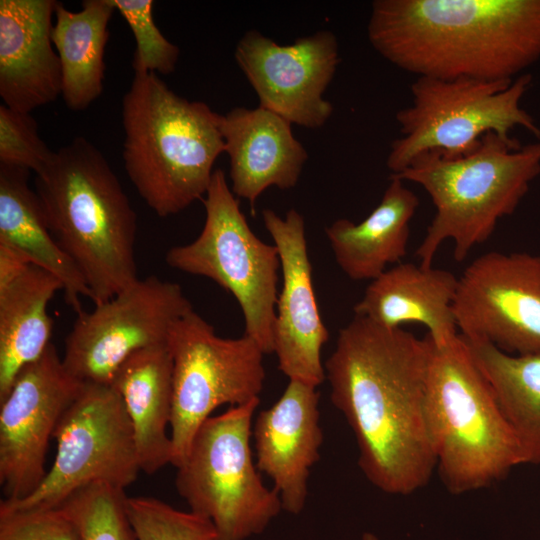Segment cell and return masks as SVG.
I'll list each match as a JSON object with an SVG mask.
<instances>
[{
	"mask_svg": "<svg viewBox=\"0 0 540 540\" xmlns=\"http://www.w3.org/2000/svg\"><path fill=\"white\" fill-rule=\"evenodd\" d=\"M30 265L33 264L25 255L0 243V291L16 280Z\"/></svg>",
	"mask_w": 540,
	"mask_h": 540,
	"instance_id": "obj_32",
	"label": "cell"
},
{
	"mask_svg": "<svg viewBox=\"0 0 540 540\" xmlns=\"http://www.w3.org/2000/svg\"><path fill=\"white\" fill-rule=\"evenodd\" d=\"M361 540H380L377 535H375L374 533H371V532H365L363 535H362V538Z\"/></svg>",
	"mask_w": 540,
	"mask_h": 540,
	"instance_id": "obj_33",
	"label": "cell"
},
{
	"mask_svg": "<svg viewBox=\"0 0 540 540\" xmlns=\"http://www.w3.org/2000/svg\"><path fill=\"white\" fill-rule=\"evenodd\" d=\"M31 171L0 163V243L25 255L56 276L66 303L78 314L81 297L91 299L81 273L53 237L38 194L29 186Z\"/></svg>",
	"mask_w": 540,
	"mask_h": 540,
	"instance_id": "obj_23",
	"label": "cell"
},
{
	"mask_svg": "<svg viewBox=\"0 0 540 540\" xmlns=\"http://www.w3.org/2000/svg\"><path fill=\"white\" fill-rule=\"evenodd\" d=\"M127 499L124 489L95 482L74 492L60 507L74 521L80 540H138Z\"/></svg>",
	"mask_w": 540,
	"mask_h": 540,
	"instance_id": "obj_27",
	"label": "cell"
},
{
	"mask_svg": "<svg viewBox=\"0 0 540 540\" xmlns=\"http://www.w3.org/2000/svg\"><path fill=\"white\" fill-rule=\"evenodd\" d=\"M262 217L278 249L283 278L273 335L278 367L289 380L318 387L326 379L321 349L329 339V331L313 290L305 221L294 208L284 218L264 209Z\"/></svg>",
	"mask_w": 540,
	"mask_h": 540,
	"instance_id": "obj_16",
	"label": "cell"
},
{
	"mask_svg": "<svg viewBox=\"0 0 540 540\" xmlns=\"http://www.w3.org/2000/svg\"><path fill=\"white\" fill-rule=\"evenodd\" d=\"M34 184L47 225L84 278L94 304L139 279L135 211L92 142L78 136L59 148Z\"/></svg>",
	"mask_w": 540,
	"mask_h": 540,
	"instance_id": "obj_3",
	"label": "cell"
},
{
	"mask_svg": "<svg viewBox=\"0 0 540 540\" xmlns=\"http://www.w3.org/2000/svg\"><path fill=\"white\" fill-rule=\"evenodd\" d=\"M367 35L417 77L512 81L540 59V0H375Z\"/></svg>",
	"mask_w": 540,
	"mask_h": 540,
	"instance_id": "obj_2",
	"label": "cell"
},
{
	"mask_svg": "<svg viewBox=\"0 0 540 540\" xmlns=\"http://www.w3.org/2000/svg\"><path fill=\"white\" fill-rule=\"evenodd\" d=\"M316 386L289 380L281 397L253 425L256 466L269 476L282 509L299 514L308 496L311 468L319 460L323 432Z\"/></svg>",
	"mask_w": 540,
	"mask_h": 540,
	"instance_id": "obj_17",
	"label": "cell"
},
{
	"mask_svg": "<svg viewBox=\"0 0 540 540\" xmlns=\"http://www.w3.org/2000/svg\"><path fill=\"white\" fill-rule=\"evenodd\" d=\"M419 206L404 181L391 177L381 201L361 222L341 218L325 228L335 260L352 280H374L407 253L410 222Z\"/></svg>",
	"mask_w": 540,
	"mask_h": 540,
	"instance_id": "obj_22",
	"label": "cell"
},
{
	"mask_svg": "<svg viewBox=\"0 0 540 540\" xmlns=\"http://www.w3.org/2000/svg\"><path fill=\"white\" fill-rule=\"evenodd\" d=\"M221 133L231 190L249 201L253 213L256 200L269 187L296 186L309 156L288 120L261 106L234 107L222 115Z\"/></svg>",
	"mask_w": 540,
	"mask_h": 540,
	"instance_id": "obj_19",
	"label": "cell"
},
{
	"mask_svg": "<svg viewBox=\"0 0 540 540\" xmlns=\"http://www.w3.org/2000/svg\"><path fill=\"white\" fill-rule=\"evenodd\" d=\"M84 383L64 367L54 344L24 367L0 401V485L4 501L22 500L43 481L49 440Z\"/></svg>",
	"mask_w": 540,
	"mask_h": 540,
	"instance_id": "obj_14",
	"label": "cell"
},
{
	"mask_svg": "<svg viewBox=\"0 0 540 540\" xmlns=\"http://www.w3.org/2000/svg\"><path fill=\"white\" fill-rule=\"evenodd\" d=\"M464 339L526 462L540 463V354H510L487 341Z\"/></svg>",
	"mask_w": 540,
	"mask_h": 540,
	"instance_id": "obj_26",
	"label": "cell"
},
{
	"mask_svg": "<svg viewBox=\"0 0 540 540\" xmlns=\"http://www.w3.org/2000/svg\"><path fill=\"white\" fill-rule=\"evenodd\" d=\"M234 56L259 106L311 129L324 126L331 117L334 108L324 93L340 63L333 32L319 30L280 45L251 29L238 41Z\"/></svg>",
	"mask_w": 540,
	"mask_h": 540,
	"instance_id": "obj_15",
	"label": "cell"
},
{
	"mask_svg": "<svg viewBox=\"0 0 540 540\" xmlns=\"http://www.w3.org/2000/svg\"><path fill=\"white\" fill-rule=\"evenodd\" d=\"M0 540H80L78 529L60 506L0 510Z\"/></svg>",
	"mask_w": 540,
	"mask_h": 540,
	"instance_id": "obj_31",
	"label": "cell"
},
{
	"mask_svg": "<svg viewBox=\"0 0 540 540\" xmlns=\"http://www.w3.org/2000/svg\"><path fill=\"white\" fill-rule=\"evenodd\" d=\"M54 0H0V96L20 112L54 102L62 90L53 49Z\"/></svg>",
	"mask_w": 540,
	"mask_h": 540,
	"instance_id": "obj_18",
	"label": "cell"
},
{
	"mask_svg": "<svg viewBox=\"0 0 540 540\" xmlns=\"http://www.w3.org/2000/svg\"><path fill=\"white\" fill-rule=\"evenodd\" d=\"M222 115L178 96L155 73L134 72L122 100L123 163L146 205L159 217L204 196L224 153Z\"/></svg>",
	"mask_w": 540,
	"mask_h": 540,
	"instance_id": "obj_4",
	"label": "cell"
},
{
	"mask_svg": "<svg viewBox=\"0 0 540 540\" xmlns=\"http://www.w3.org/2000/svg\"><path fill=\"white\" fill-rule=\"evenodd\" d=\"M128 23L136 41L132 67L134 72L171 74L180 50L156 26L152 0H111Z\"/></svg>",
	"mask_w": 540,
	"mask_h": 540,
	"instance_id": "obj_29",
	"label": "cell"
},
{
	"mask_svg": "<svg viewBox=\"0 0 540 540\" xmlns=\"http://www.w3.org/2000/svg\"><path fill=\"white\" fill-rule=\"evenodd\" d=\"M127 511L138 540H220L209 519L152 497H128Z\"/></svg>",
	"mask_w": 540,
	"mask_h": 540,
	"instance_id": "obj_28",
	"label": "cell"
},
{
	"mask_svg": "<svg viewBox=\"0 0 540 540\" xmlns=\"http://www.w3.org/2000/svg\"><path fill=\"white\" fill-rule=\"evenodd\" d=\"M428 405L436 469L451 493L487 487L514 467L527 464L460 334L444 346L433 343Z\"/></svg>",
	"mask_w": 540,
	"mask_h": 540,
	"instance_id": "obj_6",
	"label": "cell"
},
{
	"mask_svg": "<svg viewBox=\"0 0 540 540\" xmlns=\"http://www.w3.org/2000/svg\"><path fill=\"white\" fill-rule=\"evenodd\" d=\"M39 135L31 115L0 106V163L26 168L37 174L54 155Z\"/></svg>",
	"mask_w": 540,
	"mask_h": 540,
	"instance_id": "obj_30",
	"label": "cell"
},
{
	"mask_svg": "<svg viewBox=\"0 0 540 540\" xmlns=\"http://www.w3.org/2000/svg\"><path fill=\"white\" fill-rule=\"evenodd\" d=\"M432 348L427 334L419 338L355 315L325 363L330 399L353 431L358 465L387 494L418 491L436 469L428 405Z\"/></svg>",
	"mask_w": 540,
	"mask_h": 540,
	"instance_id": "obj_1",
	"label": "cell"
},
{
	"mask_svg": "<svg viewBox=\"0 0 540 540\" xmlns=\"http://www.w3.org/2000/svg\"><path fill=\"white\" fill-rule=\"evenodd\" d=\"M111 386L132 425L141 471L153 474L172 461L170 426L173 362L168 342L137 351L116 372Z\"/></svg>",
	"mask_w": 540,
	"mask_h": 540,
	"instance_id": "obj_21",
	"label": "cell"
},
{
	"mask_svg": "<svg viewBox=\"0 0 540 540\" xmlns=\"http://www.w3.org/2000/svg\"><path fill=\"white\" fill-rule=\"evenodd\" d=\"M53 438L56 456L41 484L22 500H2L0 510L58 507L95 482L125 489L141 471L132 425L111 385L84 383Z\"/></svg>",
	"mask_w": 540,
	"mask_h": 540,
	"instance_id": "obj_11",
	"label": "cell"
},
{
	"mask_svg": "<svg viewBox=\"0 0 540 540\" xmlns=\"http://www.w3.org/2000/svg\"><path fill=\"white\" fill-rule=\"evenodd\" d=\"M457 285L450 271L401 262L371 281L353 311L388 328L424 325L434 345L444 346L459 335L453 312Z\"/></svg>",
	"mask_w": 540,
	"mask_h": 540,
	"instance_id": "obj_20",
	"label": "cell"
},
{
	"mask_svg": "<svg viewBox=\"0 0 540 540\" xmlns=\"http://www.w3.org/2000/svg\"><path fill=\"white\" fill-rule=\"evenodd\" d=\"M459 334L510 354H540V255L486 252L458 277Z\"/></svg>",
	"mask_w": 540,
	"mask_h": 540,
	"instance_id": "obj_13",
	"label": "cell"
},
{
	"mask_svg": "<svg viewBox=\"0 0 540 540\" xmlns=\"http://www.w3.org/2000/svg\"><path fill=\"white\" fill-rule=\"evenodd\" d=\"M168 347L173 362L171 464L178 467L199 427L215 409L259 399L265 380V353L246 335L217 336L214 327L194 309L173 325Z\"/></svg>",
	"mask_w": 540,
	"mask_h": 540,
	"instance_id": "obj_10",
	"label": "cell"
},
{
	"mask_svg": "<svg viewBox=\"0 0 540 540\" xmlns=\"http://www.w3.org/2000/svg\"><path fill=\"white\" fill-rule=\"evenodd\" d=\"M192 310L178 283L139 278L92 311L77 314L65 340L64 367L82 383L111 385L131 355L167 343L173 325Z\"/></svg>",
	"mask_w": 540,
	"mask_h": 540,
	"instance_id": "obj_12",
	"label": "cell"
},
{
	"mask_svg": "<svg viewBox=\"0 0 540 540\" xmlns=\"http://www.w3.org/2000/svg\"><path fill=\"white\" fill-rule=\"evenodd\" d=\"M260 399L206 419L177 468L176 488L190 511L209 519L220 540L262 533L282 509L254 465L250 438Z\"/></svg>",
	"mask_w": 540,
	"mask_h": 540,
	"instance_id": "obj_8",
	"label": "cell"
},
{
	"mask_svg": "<svg viewBox=\"0 0 540 540\" xmlns=\"http://www.w3.org/2000/svg\"><path fill=\"white\" fill-rule=\"evenodd\" d=\"M203 203L202 231L191 243L171 247L166 263L173 269L209 278L230 292L243 313L244 335L265 354L274 353L281 269L278 249L253 233L223 170H214Z\"/></svg>",
	"mask_w": 540,
	"mask_h": 540,
	"instance_id": "obj_9",
	"label": "cell"
},
{
	"mask_svg": "<svg viewBox=\"0 0 540 540\" xmlns=\"http://www.w3.org/2000/svg\"><path fill=\"white\" fill-rule=\"evenodd\" d=\"M115 10L111 0H84L79 11L56 4L51 39L61 65V96L72 111L87 109L103 92L105 47Z\"/></svg>",
	"mask_w": 540,
	"mask_h": 540,
	"instance_id": "obj_25",
	"label": "cell"
},
{
	"mask_svg": "<svg viewBox=\"0 0 540 540\" xmlns=\"http://www.w3.org/2000/svg\"><path fill=\"white\" fill-rule=\"evenodd\" d=\"M60 289L63 285L56 276L30 265L0 291V401L19 372L51 344L53 321L47 308Z\"/></svg>",
	"mask_w": 540,
	"mask_h": 540,
	"instance_id": "obj_24",
	"label": "cell"
},
{
	"mask_svg": "<svg viewBox=\"0 0 540 540\" xmlns=\"http://www.w3.org/2000/svg\"><path fill=\"white\" fill-rule=\"evenodd\" d=\"M540 174V140L522 145L516 138L485 134L471 152L448 157L437 151L417 155L391 177L420 185L435 215L416 250L431 267L440 246L451 240L457 262L486 242L503 217L513 214Z\"/></svg>",
	"mask_w": 540,
	"mask_h": 540,
	"instance_id": "obj_5",
	"label": "cell"
},
{
	"mask_svg": "<svg viewBox=\"0 0 540 540\" xmlns=\"http://www.w3.org/2000/svg\"><path fill=\"white\" fill-rule=\"evenodd\" d=\"M531 81L527 73L512 81L417 77L410 87L411 104L395 116L401 137L391 143L387 156L391 174L423 152L467 154L489 132L512 138L510 132L522 127L540 139V127L521 106Z\"/></svg>",
	"mask_w": 540,
	"mask_h": 540,
	"instance_id": "obj_7",
	"label": "cell"
}]
</instances>
